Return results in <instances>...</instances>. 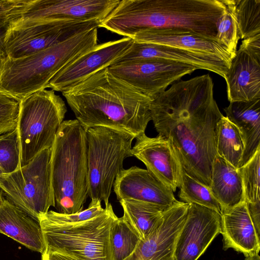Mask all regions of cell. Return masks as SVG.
<instances>
[{"label": "cell", "instance_id": "16", "mask_svg": "<svg viewBox=\"0 0 260 260\" xmlns=\"http://www.w3.org/2000/svg\"><path fill=\"white\" fill-rule=\"evenodd\" d=\"M136 139L133 156L142 161L147 170L167 187L175 192L180 187L183 168L171 140L158 135L149 137L145 133Z\"/></svg>", "mask_w": 260, "mask_h": 260}, {"label": "cell", "instance_id": "29", "mask_svg": "<svg viewBox=\"0 0 260 260\" xmlns=\"http://www.w3.org/2000/svg\"><path fill=\"white\" fill-rule=\"evenodd\" d=\"M226 9L216 23L217 41L225 47L233 58L240 39L235 14V0H224Z\"/></svg>", "mask_w": 260, "mask_h": 260}, {"label": "cell", "instance_id": "14", "mask_svg": "<svg viewBox=\"0 0 260 260\" xmlns=\"http://www.w3.org/2000/svg\"><path fill=\"white\" fill-rule=\"evenodd\" d=\"M221 214L189 204L174 251V260H197L220 232Z\"/></svg>", "mask_w": 260, "mask_h": 260}, {"label": "cell", "instance_id": "31", "mask_svg": "<svg viewBox=\"0 0 260 260\" xmlns=\"http://www.w3.org/2000/svg\"><path fill=\"white\" fill-rule=\"evenodd\" d=\"M20 144L17 128L0 134V167L4 174L21 167Z\"/></svg>", "mask_w": 260, "mask_h": 260}, {"label": "cell", "instance_id": "7", "mask_svg": "<svg viewBox=\"0 0 260 260\" xmlns=\"http://www.w3.org/2000/svg\"><path fill=\"white\" fill-rule=\"evenodd\" d=\"M67 111L63 100L52 89L38 90L20 101L16 128L21 166L52 147Z\"/></svg>", "mask_w": 260, "mask_h": 260}, {"label": "cell", "instance_id": "38", "mask_svg": "<svg viewBox=\"0 0 260 260\" xmlns=\"http://www.w3.org/2000/svg\"><path fill=\"white\" fill-rule=\"evenodd\" d=\"M6 58H7V56L6 55L0 53V75H1L3 63Z\"/></svg>", "mask_w": 260, "mask_h": 260}, {"label": "cell", "instance_id": "35", "mask_svg": "<svg viewBox=\"0 0 260 260\" xmlns=\"http://www.w3.org/2000/svg\"><path fill=\"white\" fill-rule=\"evenodd\" d=\"M248 213L255 231L260 236V201L246 203Z\"/></svg>", "mask_w": 260, "mask_h": 260}, {"label": "cell", "instance_id": "4", "mask_svg": "<svg viewBox=\"0 0 260 260\" xmlns=\"http://www.w3.org/2000/svg\"><path fill=\"white\" fill-rule=\"evenodd\" d=\"M97 42L98 28H94L27 56L7 57L0 75V91L20 101L45 89L58 72L92 49Z\"/></svg>", "mask_w": 260, "mask_h": 260}, {"label": "cell", "instance_id": "32", "mask_svg": "<svg viewBox=\"0 0 260 260\" xmlns=\"http://www.w3.org/2000/svg\"><path fill=\"white\" fill-rule=\"evenodd\" d=\"M240 171L246 203L260 201V149L245 165L238 168Z\"/></svg>", "mask_w": 260, "mask_h": 260}, {"label": "cell", "instance_id": "5", "mask_svg": "<svg viewBox=\"0 0 260 260\" xmlns=\"http://www.w3.org/2000/svg\"><path fill=\"white\" fill-rule=\"evenodd\" d=\"M52 187L57 212L81 211L88 197L86 132L76 119L61 124L52 147Z\"/></svg>", "mask_w": 260, "mask_h": 260}, {"label": "cell", "instance_id": "39", "mask_svg": "<svg viewBox=\"0 0 260 260\" xmlns=\"http://www.w3.org/2000/svg\"><path fill=\"white\" fill-rule=\"evenodd\" d=\"M5 198L3 197V192L2 190L0 189V209L2 207L3 203L4 202Z\"/></svg>", "mask_w": 260, "mask_h": 260}, {"label": "cell", "instance_id": "37", "mask_svg": "<svg viewBox=\"0 0 260 260\" xmlns=\"http://www.w3.org/2000/svg\"><path fill=\"white\" fill-rule=\"evenodd\" d=\"M244 260H260L259 253L254 254L245 256Z\"/></svg>", "mask_w": 260, "mask_h": 260}, {"label": "cell", "instance_id": "20", "mask_svg": "<svg viewBox=\"0 0 260 260\" xmlns=\"http://www.w3.org/2000/svg\"><path fill=\"white\" fill-rule=\"evenodd\" d=\"M134 42L164 45L196 52L216 55L231 63L232 56L223 45L192 31L178 28H153L136 34Z\"/></svg>", "mask_w": 260, "mask_h": 260}, {"label": "cell", "instance_id": "12", "mask_svg": "<svg viewBox=\"0 0 260 260\" xmlns=\"http://www.w3.org/2000/svg\"><path fill=\"white\" fill-rule=\"evenodd\" d=\"M119 0H29L20 19L102 22Z\"/></svg>", "mask_w": 260, "mask_h": 260}, {"label": "cell", "instance_id": "25", "mask_svg": "<svg viewBox=\"0 0 260 260\" xmlns=\"http://www.w3.org/2000/svg\"><path fill=\"white\" fill-rule=\"evenodd\" d=\"M119 202L123 211L122 217L140 240L146 239L152 232L159 222L164 211L170 207L133 199Z\"/></svg>", "mask_w": 260, "mask_h": 260}, {"label": "cell", "instance_id": "30", "mask_svg": "<svg viewBox=\"0 0 260 260\" xmlns=\"http://www.w3.org/2000/svg\"><path fill=\"white\" fill-rule=\"evenodd\" d=\"M240 39L260 35V0H235Z\"/></svg>", "mask_w": 260, "mask_h": 260}, {"label": "cell", "instance_id": "17", "mask_svg": "<svg viewBox=\"0 0 260 260\" xmlns=\"http://www.w3.org/2000/svg\"><path fill=\"white\" fill-rule=\"evenodd\" d=\"M189 204L177 201L166 209L152 232L140 240L135 250L124 260L174 258L175 245L186 219Z\"/></svg>", "mask_w": 260, "mask_h": 260}, {"label": "cell", "instance_id": "42", "mask_svg": "<svg viewBox=\"0 0 260 260\" xmlns=\"http://www.w3.org/2000/svg\"><path fill=\"white\" fill-rule=\"evenodd\" d=\"M42 260H46L43 256H42Z\"/></svg>", "mask_w": 260, "mask_h": 260}, {"label": "cell", "instance_id": "28", "mask_svg": "<svg viewBox=\"0 0 260 260\" xmlns=\"http://www.w3.org/2000/svg\"><path fill=\"white\" fill-rule=\"evenodd\" d=\"M179 188V197L182 202L196 204L221 214V206L213 195L210 187L190 176L184 169Z\"/></svg>", "mask_w": 260, "mask_h": 260}, {"label": "cell", "instance_id": "8", "mask_svg": "<svg viewBox=\"0 0 260 260\" xmlns=\"http://www.w3.org/2000/svg\"><path fill=\"white\" fill-rule=\"evenodd\" d=\"M87 141L88 197L109 202L118 174L125 159L133 156L132 134L104 126L86 130Z\"/></svg>", "mask_w": 260, "mask_h": 260}, {"label": "cell", "instance_id": "34", "mask_svg": "<svg viewBox=\"0 0 260 260\" xmlns=\"http://www.w3.org/2000/svg\"><path fill=\"white\" fill-rule=\"evenodd\" d=\"M19 104V100L0 91V134L16 127Z\"/></svg>", "mask_w": 260, "mask_h": 260}, {"label": "cell", "instance_id": "36", "mask_svg": "<svg viewBox=\"0 0 260 260\" xmlns=\"http://www.w3.org/2000/svg\"><path fill=\"white\" fill-rule=\"evenodd\" d=\"M46 260H77L67 255L52 251H47L42 254Z\"/></svg>", "mask_w": 260, "mask_h": 260}, {"label": "cell", "instance_id": "3", "mask_svg": "<svg viewBox=\"0 0 260 260\" xmlns=\"http://www.w3.org/2000/svg\"><path fill=\"white\" fill-rule=\"evenodd\" d=\"M225 9L224 0H122L99 27L132 39L149 28H184L217 41L216 23Z\"/></svg>", "mask_w": 260, "mask_h": 260}, {"label": "cell", "instance_id": "15", "mask_svg": "<svg viewBox=\"0 0 260 260\" xmlns=\"http://www.w3.org/2000/svg\"><path fill=\"white\" fill-rule=\"evenodd\" d=\"M224 79L230 102L260 99V43L242 41Z\"/></svg>", "mask_w": 260, "mask_h": 260}, {"label": "cell", "instance_id": "40", "mask_svg": "<svg viewBox=\"0 0 260 260\" xmlns=\"http://www.w3.org/2000/svg\"><path fill=\"white\" fill-rule=\"evenodd\" d=\"M4 174L3 170H2L1 168L0 167V177L2 176Z\"/></svg>", "mask_w": 260, "mask_h": 260}, {"label": "cell", "instance_id": "9", "mask_svg": "<svg viewBox=\"0 0 260 260\" xmlns=\"http://www.w3.org/2000/svg\"><path fill=\"white\" fill-rule=\"evenodd\" d=\"M51 155L52 147L45 149L26 165L0 177V189L7 200L38 221L55 206Z\"/></svg>", "mask_w": 260, "mask_h": 260}, {"label": "cell", "instance_id": "13", "mask_svg": "<svg viewBox=\"0 0 260 260\" xmlns=\"http://www.w3.org/2000/svg\"><path fill=\"white\" fill-rule=\"evenodd\" d=\"M133 42L131 38L123 37L96 45L58 72L47 88L61 92L68 90L93 73L114 64Z\"/></svg>", "mask_w": 260, "mask_h": 260}, {"label": "cell", "instance_id": "27", "mask_svg": "<svg viewBox=\"0 0 260 260\" xmlns=\"http://www.w3.org/2000/svg\"><path fill=\"white\" fill-rule=\"evenodd\" d=\"M140 239L122 216L113 223L110 234L111 260H124L135 250Z\"/></svg>", "mask_w": 260, "mask_h": 260}, {"label": "cell", "instance_id": "6", "mask_svg": "<svg viewBox=\"0 0 260 260\" xmlns=\"http://www.w3.org/2000/svg\"><path fill=\"white\" fill-rule=\"evenodd\" d=\"M117 218L110 203L101 214L76 223H56L40 215L38 221L45 251L60 253L77 260H111L110 230Z\"/></svg>", "mask_w": 260, "mask_h": 260}, {"label": "cell", "instance_id": "23", "mask_svg": "<svg viewBox=\"0 0 260 260\" xmlns=\"http://www.w3.org/2000/svg\"><path fill=\"white\" fill-rule=\"evenodd\" d=\"M223 110L225 117L236 126L243 139L244 151L241 167L260 149V99L230 102Z\"/></svg>", "mask_w": 260, "mask_h": 260}, {"label": "cell", "instance_id": "21", "mask_svg": "<svg viewBox=\"0 0 260 260\" xmlns=\"http://www.w3.org/2000/svg\"><path fill=\"white\" fill-rule=\"evenodd\" d=\"M220 233L223 250L232 248L245 256L259 253L260 236L255 231L245 202L221 214Z\"/></svg>", "mask_w": 260, "mask_h": 260}, {"label": "cell", "instance_id": "11", "mask_svg": "<svg viewBox=\"0 0 260 260\" xmlns=\"http://www.w3.org/2000/svg\"><path fill=\"white\" fill-rule=\"evenodd\" d=\"M108 70L153 100L172 83L198 69L181 62L155 58L114 63Z\"/></svg>", "mask_w": 260, "mask_h": 260}, {"label": "cell", "instance_id": "41", "mask_svg": "<svg viewBox=\"0 0 260 260\" xmlns=\"http://www.w3.org/2000/svg\"><path fill=\"white\" fill-rule=\"evenodd\" d=\"M161 260H174V258L164 259Z\"/></svg>", "mask_w": 260, "mask_h": 260}, {"label": "cell", "instance_id": "24", "mask_svg": "<svg viewBox=\"0 0 260 260\" xmlns=\"http://www.w3.org/2000/svg\"><path fill=\"white\" fill-rule=\"evenodd\" d=\"M209 187L221 206V214L244 201L239 169L218 155L212 162Z\"/></svg>", "mask_w": 260, "mask_h": 260}, {"label": "cell", "instance_id": "2", "mask_svg": "<svg viewBox=\"0 0 260 260\" xmlns=\"http://www.w3.org/2000/svg\"><path fill=\"white\" fill-rule=\"evenodd\" d=\"M62 93L86 130L104 126L128 133L136 139L145 134L151 120L152 100L114 76L108 67Z\"/></svg>", "mask_w": 260, "mask_h": 260}, {"label": "cell", "instance_id": "10", "mask_svg": "<svg viewBox=\"0 0 260 260\" xmlns=\"http://www.w3.org/2000/svg\"><path fill=\"white\" fill-rule=\"evenodd\" d=\"M101 22H60L18 19L4 40L7 57L18 58L44 50L76 35L99 27Z\"/></svg>", "mask_w": 260, "mask_h": 260}, {"label": "cell", "instance_id": "18", "mask_svg": "<svg viewBox=\"0 0 260 260\" xmlns=\"http://www.w3.org/2000/svg\"><path fill=\"white\" fill-rule=\"evenodd\" d=\"M162 59L209 71L223 78L231 63L214 55L203 54L169 46L134 42L114 63L147 59Z\"/></svg>", "mask_w": 260, "mask_h": 260}, {"label": "cell", "instance_id": "22", "mask_svg": "<svg viewBox=\"0 0 260 260\" xmlns=\"http://www.w3.org/2000/svg\"><path fill=\"white\" fill-rule=\"evenodd\" d=\"M0 233L42 254L46 250L39 221L6 199L0 209Z\"/></svg>", "mask_w": 260, "mask_h": 260}, {"label": "cell", "instance_id": "1", "mask_svg": "<svg viewBox=\"0 0 260 260\" xmlns=\"http://www.w3.org/2000/svg\"><path fill=\"white\" fill-rule=\"evenodd\" d=\"M209 74L180 80L153 99L151 120L158 135L169 138L185 172L210 186L217 156V123L223 116L214 98Z\"/></svg>", "mask_w": 260, "mask_h": 260}, {"label": "cell", "instance_id": "19", "mask_svg": "<svg viewBox=\"0 0 260 260\" xmlns=\"http://www.w3.org/2000/svg\"><path fill=\"white\" fill-rule=\"evenodd\" d=\"M117 199H133L170 207L178 201L173 191L147 169L133 166L123 169L113 184Z\"/></svg>", "mask_w": 260, "mask_h": 260}, {"label": "cell", "instance_id": "33", "mask_svg": "<svg viewBox=\"0 0 260 260\" xmlns=\"http://www.w3.org/2000/svg\"><path fill=\"white\" fill-rule=\"evenodd\" d=\"M105 210L99 201L91 200L88 208L74 214L60 213L53 210L41 214L46 219L59 223H73L83 221L93 218Z\"/></svg>", "mask_w": 260, "mask_h": 260}, {"label": "cell", "instance_id": "26", "mask_svg": "<svg viewBox=\"0 0 260 260\" xmlns=\"http://www.w3.org/2000/svg\"><path fill=\"white\" fill-rule=\"evenodd\" d=\"M216 148L218 156L235 168L240 167L244 151L243 139L236 126L224 116L217 123Z\"/></svg>", "mask_w": 260, "mask_h": 260}]
</instances>
